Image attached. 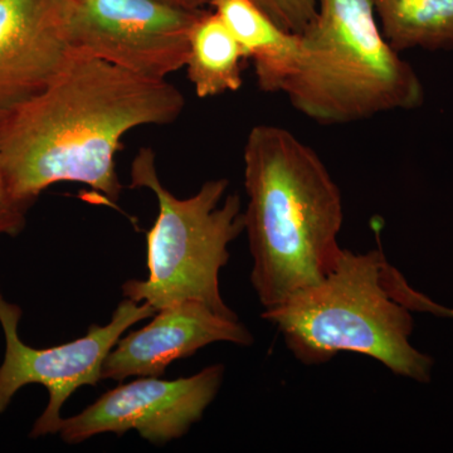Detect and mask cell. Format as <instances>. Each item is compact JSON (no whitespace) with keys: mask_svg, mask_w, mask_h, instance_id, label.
I'll return each instance as SVG.
<instances>
[{"mask_svg":"<svg viewBox=\"0 0 453 453\" xmlns=\"http://www.w3.org/2000/svg\"><path fill=\"white\" fill-rule=\"evenodd\" d=\"M186 98L166 79L131 73L73 50L49 88L0 120V164L9 192L31 207L43 190L71 181L115 204L121 140L135 127L178 120Z\"/></svg>","mask_w":453,"mask_h":453,"instance_id":"cell-1","label":"cell"},{"mask_svg":"<svg viewBox=\"0 0 453 453\" xmlns=\"http://www.w3.org/2000/svg\"><path fill=\"white\" fill-rule=\"evenodd\" d=\"M286 31L303 33L318 12L319 0H251ZM210 3V0H207Z\"/></svg>","mask_w":453,"mask_h":453,"instance_id":"cell-14","label":"cell"},{"mask_svg":"<svg viewBox=\"0 0 453 453\" xmlns=\"http://www.w3.org/2000/svg\"><path fill=\"white\" fill-rule=\"evenodd\" d=\"M165 2L179 5V7L192 9V11H199L208 5L207 0H165Z\"/></svg>","mask_w":453,"mask_h":453,"instance_id":"cell-16","label":"cell"},{"mask_svg":"<svg viewBox=\"0 0 453 453\" xmlns=\"http://www.w3.org/2000/svg\"><path fill=\"white\" fill-rule=\"evenodd\" d=\"M242 46L213 9H203L189 33L188 80L196 96H219L238 91L243 85Z\"/></svg>","mask_w":453,"mask_h":453,"instance_id":"cell-12","label":"cell"},{"mask_svg":"<svg viewBox=\"0 0 453 453\" xmlns=\"http://www.w3.org/2000/svg\"><path fill=\"white\" fill-rule=\"evenodd\" d=\"M26 205L20 204L9 192L7 180L0 164V237H17L25 229L27 223Z\"/></svg>","mask_w":453,"mask_h":453,"instance_id":"cell-15","label":"cell"},{"mask_svg":"<svg viewBox=\"0 0 453 453\" xmlns=\"http://www.w3.org/2000/svg\"><path fill=\"white\" fill-rule=\"evenodd\" d=\"M300 35L299 65L280 92L311 120L344 125L422 105V83L384 38L372 0H319Z\"/></svg>","mask_w":453,"mask_h":453,"instance_id":"cell-4","label":"cell"},{"mask_svg":"<svg viewBox=\"0 0 453 453\" xmlns=\"http://www.w3.org/2000/svg\"><path fill=\"white\" fill-rule=\"evenodd\" d=\"M208 5L231 29L255 65L259 89L268 94L281 91L299 65L303 42L300 33L277 25L251 0H210Z\"/></svg>","mask_w":453,"mask_h":453,"instance_id":"cell-11","label":"cell"},{"mask_svg":"<svg viewBox=\"0 0 453 453\" xmlns=\"http://www.w3.org/2000/svg\"><path fill=\"white\" fill-rule=\"evenodd\" d=\"M449 316H453V310L449 309Z\"/></svg>","mask_w":453,"mask_h":453,"instance_id":"cell-17","label":"cell"},{"mask_svg":"<svg viewBox=\"0 0 453 453\" xmlns=\"http://www.w3.org/2000/svg\"><path fill=\"white\" fill-rule=\"evenodd\" d=\"M244 232L264 310L326 277L342 255V196L314 149L275 125H256L243 151Z\"/></svg>","mask_w":453,"mask_h":453,"instance_id":"cell-2","label":"cell"},{"mask_svg":"<svg viewBox=\"0 0 453 453\" xmlns=\"http://www.w3.org/2000/svg\"><path fill=\"white\" fill-rule=\"evenodd\" d=\"M202 11L165 0H65V35L74 50L166 79L186 67L190 29Z\"/></svg>","mask_w":453,"mask_h":453,"instance_id":"cell-7","label":"cell"},{"mask_svg":"<svg viewBox=\"0 0 453 453\" xmlns=\"http://www.w3.org/2000/svg\"><path fill=\"white\" fill-rule=\"evenodd\" d=\"M157 310L146 303L124 299L119 303L109 324L91 325L82 338L58 347H29L18 333L22 309L8 303L0 291V325L5 340V354L0 365V414L12 399L28 384H41L50 395L49 404L33 425L31 438L58 434L64 404L81 387H96L103 380L104 363L112 348L129 327Z\"/></svg>","mask_w":453,"mask_h":453,"instance_id":"cell-6","label":"cell"},{"mask_svg":"<svg viewBox=\"0 0 453 453\" xmlns=\"http://www.w3.org/2000/svg\"><path fill=\"white\" fill-rule=\"evenodd\" d=\"M130 177V188L154 193L159 211L146 235L148 279L125 282V299L149 303L157 311L201 301L219 314L237 316L219 290L220 271L231 257L228 246L244 232L240 196H226L228 180L205 181L195 196L178 198L160 180L151 148L140 149Z\"/></svg>","mask_w":453,"mask_h":453,"instance_id":"cell-5","label":"cell"},{"mask_svg":"<svg viewBox=\"0 0 453 453\" xmlns=\"http://www.w3.org/2000/svg\"><path fill=\"white\" fill-rule=\"evenodd\" d=\"M225 380V366H207L192 377L163 380L138 378L109 390L71 418H64L59 436L68 445H79L97 434L124 436L136 431L154 445L179 440L219 395Z\"/></svg>","mask_w":453,"mask_h":453,"instance_id":"cell-8","label":"cell"},{"mask_svg":"<svg viewBox=\"0 0 453 453\" xmlns=\"http://www.w3.org/2000/svg\"><path fill=\"white\" fill-rule=\"evenodd\" d=\"M438 305L413 290L381 250H342L333 270L262 318L275 325L292 356L306 365L344 351L378 360L401 377L426 383L434 360L410 342L411 311L436 314Z\"/></svg>","mask_w":453,"mask_h":453,"instance_id":"cell-3","label":"cell"},{"mask_svg":"<svg viewBox=\"0 0 453 453\" xmlns=\"http://www.w3.org/2000/svg\"><path fill=\"white\" fill-rule=\"evenodd\" d=\"M220 342L249 347L253 336L238 316L219 314L201 301H184L159 310L150 324L121 336L106 357L101 378L163 377L175 360Z\"/></svg>","mask_w":453,"mask_h":453,"instance_id":"cell-10","label":"cell"},{"mask_svg":"<svg viewBox=\"0 0 453 453\" xmlns=\"http://www.w3.org/2000/svg\"><path fill=\"white\" fill-rule=\"evenodd\" d=\"M71 52L65 0H0V120L49 88Z\"/></svg>","mask_w":453,"mask_h":453,"instance_id":"cell-9","label":"cell"},{"mask_svg":"<svg viewBox=\"0 0 453 453\" xmlns=\"http://www.w3.org/2000/svg\"><path fill=\"white\" fill-rule=\"evenodd\" d=\"M380 31L398 52L453 47V0H372Z\"/></svg>","mask_w":453,"mask_h":453,"instance_id":"cell-13","label":"cell"}]
</instances>
